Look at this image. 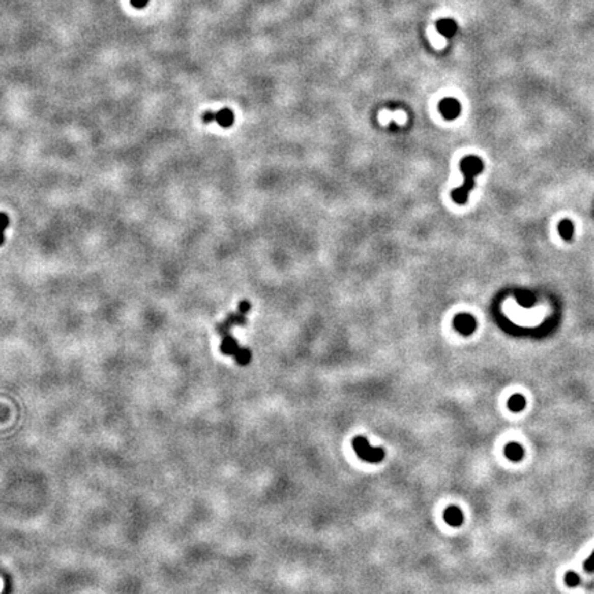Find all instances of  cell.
Instances as JSON below:
<instances>
[{"label":"cell","mask_w":594,"mask_h":594,"mask_svg":"<svg viewBox=\"0 0 594 594\" xmlns=\"http://www.w3.org/2000/svg\"><path fill=\"white\" fill-rule=\"evenodd\" d=\"M483 168H484V164L476 156H468L461 161L460 169L465 175V182L464 185L460 186L458 189H455L451 193V197L457 204H465L468 201L469 191L474 187V176L483 171Z\"/></svg>","instance_id":"1"},{"label":"cell","mask_w":594,"mask_h":594,"mask_svg":"<svg viewBox=\"0 0 594 594\" xmlns=\"http://www.w3.org/2000/svg\"><path fill=\"white\" fill-rule=\"evenodd\" d=\"M352 447L358 457L369 464H378L385 457V450L382 447H371L365 436L353 437Z\"/></svg>","instance_id":"2"},{"label":"cell","mask_w":594,"mask_h":594,"mask_svg":"<svg viewBox=\"0 0 594 594\" xmlns=\"http://www.w3.org/2000/svg\"><path fill=\"white\" fill-rule=\"evenodd\" d=\"M439 110L443 114L444 118L447 120H454L460 116L461 113V103L455 99V98H444L440 103H439Z\"/></svg>","instance_id":"3"},{"label":"cell","mask_w":594,"mask_h":594,"mask_svg":"<svg viewBox=\"0 0 594 594\" xmlns=\"http://www.w3.org/2000/svg\"><path fill=\"white\" fill-rule=\"evenodd\" d=\"M476 319L473 316L469 315V314H458L454 318V328L461 334L464 336H469L476 330Z\"/></svg>","instance_id":"4"},{"label":"cell","mask_w":594,"mask_h":594,"mask_svg":"<svg viewBox=\"0 0 594 594\" xmlns=\"http://www.w3.org/2000/svg\"><path fill=\"white\" fill-rule=\"evenodd\" d=\"M245 323H246L245 314H241V312H238V314H231V315L227 316V319L224 320L222 325L218 326V333L222 334L223 337H224V336L230 334V330H231V328L234 325H245Z\"/></svg>","instance_id":"5"},{"label":"cell","mask_w":594,"mask_h":594,"mask_svg":"<svg viewBox=\"0 0 594 594\" xmlns=\"http://www.w3.org/2000/svg\"><path fill=\"white\" fill-rule=\"evenodd\" d=\"M444 521L451 527H460L464 523V512L458 506L451 505L444 511Z\"/></svg>","instance_id":"6"},{"label":"cell","mask_w":594,"mask_h":594,"mask_svg":"<svg viewBox=\"0 0 594 594\" xmlns=\"http://www.w3.org/2000/svg\"><path fill=\"white\" fill-rule=\"evenodd\" d=\"M503 454H505V457L508 460L513 461V462H520V461L524 458L525 451L524 447L521 444L516 443V441H511V443H508V444L505 446Z\"/></svg>","instance_id":"7"},{"label":"cell","mask_w":594,"mask_h":594,"mask_svg":"<svg viewBox=\"0 0 594 594\" xmlns=\"http://www.w3.org/2000/svg\"><path fill=\"white\" fill-rule=\"evenodd\" d=\"M458 25L454 19L451 18H443L440 21H437V31L446 37H453L457 33Z\"/></svg>","instance_id":"8"},{"label":"cell","mask_w":594,"mask_h":594,"mask_svg":"<svg viewBox=\"0 0 594 594\" xmlns=\"http://www.w3.org/2000/svg\"><path fill=\"white\" fill-rule=\"evenodd\" d=\"M215 121L223 128H228V127H231L234 124V113H232V110L227 109V107H224L222 110H219L218 113H215Z\"/></svg>","instance_id":"9"},{"label":"cell","mask_w":594,"mask_h":594,"mask_svg":"<svg viewBox=\"0 0 594 594\" xmlns=\"http://www.w3.org/2000/svg\"><path fill=\"white\" fill-rule=\"evenodd\" d=\"M240 348H241V347L238 345V341L232 337L231 334H227V336L223 337L222 345H220V351H222L224 355H235Z\"/></svg>","instance_id":"10"},{"label":"cell","mask_w":594,"mask_h":594,"mask_svg":"<svg viewBox=\"0 0 594 594\" xmlns=\"http://www.w3.org/2000/svg\"><path fill=\"white\" fill-rule=\"evenodd\" d=\"M558 232L564 241H571L575 234V226L570 219H562L561 222L558 223Z\"/></svg>","instance_id":"11"},{"label":"cell","mask_w":594,"mask_h":594,"mask_svg":"<svg viewBox=\"0 0 594 594\" xmlns=\"http://www.w3.org/2000/svg\"><path fill=\"white\" fill-rule=\"evenodd\" d=\"M525 404H527V400H525V398L521 394L512 395L511 398H509V400H508V407H509V410L513 411V413L523 411L525 408Z\"/></svg>","instance_id":"12"},{"label":"cell","mask_w":594,"mask_h":594,"mask_svg":"<svg viewBox=\"0 0 594 594\" xmlns=\"http://www.w3.org/2000/svg\"><path fill=\"white\" fill-rule=\"evenodd\" d=\"M235 357V361H237L238 365H241V366H245V365H248V363L251 362L252 359V353L251 351L248 348H240L238 349V352L234 355Z\"/></svg>","instance_id":"13"},{"label":"cell","mask_w":594,"mask_h":594,"mask_svg":"<svg viewBox=\"0 0 594 594\" xmlns=\"http://www.w3.org/2000/svg\"><path fill=\"white\" fill-rule=\"evenodd\" d=\"M564 580H566V583L568 587H576V586L579 585L580 578L575 571H567L566 576H564Z\"/></svg>","instance_id":"14"},{"label":"cell","mask_w":594,"mask_h":594,"mask_svg":"<svg viewBox=\"0 0 594 594\" xmlns=\"http://www.w3.org/2000/svg\"><path fill=\"white\" fill-rule=\"evenodd\" d=\"M10 219L6 214H0V246L5 244V230L9 227Z\"/></svg>","instance_id":"15"},{"label":"cell","mask_w":594,"mask_h":594,"mask_svg":"<svg viewBox=\"0 0 594 594\" xmlns=\"http://www.w3.org/2000/svg\"><path fill=\"white\" fill-rule=\"evenodd\" d=\"M583 567H585V570L587 572H594V550L593 553L590 554L587 558H586L585 564H583Z\"/></svg>","instance_id":"16"},{"label":"cell","mask_w":594,"mask_h":594,"mask_svg":"<svg viewBox=\"0 0 594 594\" xmlns=\"http://www.w3.org/2000/svg\"><path fill=\"white\" fill-rule=\"evenodd\" d=\"M131 5L134 6L135 9H144L148 5V0H131Z\"/></svg>","instance_id":"17"},{"label":"cell","mask_w":594,"mask_h":594,"mask_svg":"<svg viewBox=\"0 0 594 594\" xmlns=\"http://www.w3.org/2000/svg\"><path fill=\"white\" fill-rule=\"evenodd\" d=\"M251 310V304L248 302H241L240 303V306H238V312H241V314H246V312Z\"/></svg>","instance_id":"18"},{"label":"cell","mask_w":594,"mask_h":594,"mask_svg":"<svg viewBox=\"0 0 594 594\" xmlns=\"http://www.w3.org/2000/svg\"><path fill=\"white\" fill-rule=\"evenodd\" d=\"M202 120H204V123H214L215 121V113H212V111H205L204 116H202Z\"/></svg>","instance_id":"19"}]
</instances>
